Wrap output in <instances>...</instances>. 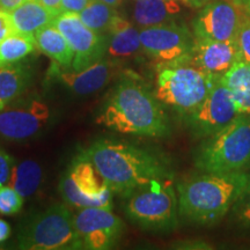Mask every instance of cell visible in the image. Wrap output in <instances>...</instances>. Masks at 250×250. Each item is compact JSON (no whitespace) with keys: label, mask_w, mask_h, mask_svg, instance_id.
<instances>
[{"label":"cell","mask_w":250,"mask_h":250,"mask_svg":"<svg viewBox=\"0 0 250 250\" xmlns=\"http://www.w3.org/2000/svg\"><path fill=\"white\" fill-rule=\"evenodd\" d=\"M242 13L232 0H213L202 7L192 21L193 36L220 42L235 41Z\"/></svg>","instance_id":"obj_14"},{"label":"cell","mask_w":250,"mask_h":250,"mask_svg":"<svg viewBox=\"0 0 250 250\" xmlns=\"http://www.w3.org/2000/svg\"><path fill=\"white\" fill-rule=\"evenodd\" d=\"M221 83L227 87L240 115L250 116V64L236 62L220 77Z\"/></svg>","instance_id":"obj_21"},{"label":"cell","mask_w":250,"mask_h":250,"mask_svg":"<svg viewBox=\"0 0 250 250\" xmlns=\"http://www.w3.org/2000/svg\"><path fill=\"white\" fill-rule=\"evenodd\" d=\"M117 15L116 8L111 7L101 0H92L79 13L80 19L87 27L103 35L108 33Z\"/></svg>","instance_id":"obj_25"},{"label":"cell","mask_w":250,"mask_h":250,"mask_svg":"<svg viewBox=\"0 0 250 250\" xmlns=\"http://www.w3.org/2000/svg\"><path fill=\"white\" fill-rule=\"evenodd\" d=\"M247 171L204 173L177 184L181 217L190 223L213 225L232 210L248 182Z\"/></svg>","instance_id":"obj_3"},{"label":"cell","mask_w":250,"mask_h":250,"mask_svg":"<svg viewBox=\"0 0 250 250\" xmlns=\"http://www.w3.org/2000/svg\"><path fill=\"white\" fill-rule=\"evenodd\" d=\"M203 173H236L250 169V116L239 115L224 129L203 140L195 153Z\"/></svg>","instance_id":"obj_5"},{"label":"cell","mask_w":250,"mask_h":250,"mask_svg":"<svg viewBox=\"0 0 250 250\" xmlns=\"http://www.w3.org/2000/svg\"><path fill=\"white\" fill-rule=\"evenodd\" d=\"M59 192L70 208H112L114 192L93 162L83 153L71 162L62 176Z\"/></svg>","instance_id":"obj_8"},{"label":"cell","mask_w":250,"mask_h":250,"mask_svg":"<svg viewBox=\"0 0 250 250\" xmlns=\"http://www.w3.org/2000/svg\"><path fill=\"white\" fill-rule=\"evenodd\" d=\"M182 1L187 6L192 8H202L204 7L205 5H208V2L213 1V0H182Z\"/></svg>","instance_id":"obj_35"},{"label":"cell","mask_w":250,"mask_h":250,"mask_svg":"<svg viewBox=\"0 0 250 250\" xmlns=\"http://www.w3.org/2000/svg\"><path fill=\"white\" fill-rule=\"evenodd\" d=\"M37 48L35 35H14L0 43V68L21 62Z\"/></svg>","instance_id":"obj_24"},{"label":"cell","mask_w":250,"mask_h":250,"mask_svg":"<svg viewBox=\"0 0 250 250\" xmlns=\"http://www.w3.org/2000/svg\"><path fill=\"white\" fill-rule=\"evenodd\" d=\"M34 79V68L18 62L0 68V110L27 92Z\"/></svg>","instance_id":"obj_18"},{"label":"cell","mask_w":250,"mask_h":250,"mask_svg":"<svg viewBox=\"0 0 250 250\" xmlns=\"http://www.w3.org/2000/svg\"><path fill=\"white\" fill-rule=\"evenodd\" d=\"M181 12L176 0H136L133 21L140 29L171 22Z\"/></svg>","instance_id":"obj_20"},{"label":"cell","mask_w":250,"mask_h":250,"mask_svg":"<svg viewBox=\"0 0 250 250\" xmlns=\"http://www.w3.org/2000/svg\"><path fill=\"white\" fill-rule=\"evenodd\" d=\"M120 64L107 58H103L80 71L72 68L68 71V68L61 67L55 62L50 70V74L62 86L66 87L73 95L87 96L108 86L120 72Z\"/></svg>","instance_id":"obj_15"},{"label":"cell","mask_w":250,"mask_h":250,"mask_svg":"<svg viewBox=\"0 0 250 250\" xmlns=\"http://www.w3.org/2000/svg\"><path fill=\"white\" fill-rule=\"evenodd\" d=\"M92 0H62L61 13L79 14Z\"/></svg>","instance_id":"obj_31"},{"label":"cell","mask_w":250,"mask_h":250,"mask_svg":"<svg viewBox=\"0 0 250 250\" xmlns=\"http://www.w3.org/2000/svg\"><path fill=\"white\" fill-rule=\"evenodd\" d=\"M189 57L159 62L155 80V98L182 116L202 104L221 77L193 66Z\"/></svg>","instance_id":"obj_4"},{"label":"cell","mask_w":250,"mask_h":250,"mask_svg":"<svg viewBox=\"0 0 250 250\" xmlns=\"http://www.w3.org/2000/svg\"><path fill=\"white\" fill-rule=\"evenodd\" d=\"M239 62V51L235 41H220L196 39L190 52L189 62L208 73L223 76Z\"/></svg>","instance_id":"obj_16"},{"label":"cell","mask_w":250,"mask_h":250,"mask_svg":"<svg viewBox=\"0 0 250 250\" xmlns=\"http://www.w3.org/2000/svg\"><path fill=\"white\" fill-rule=\"evenodd\" d=\"M37 49L51 58L61 67H72L74 54L65 36L54 24H49L35 34Z\"/></svg>","instance_id":"obj_22"},{"label":"cell","mask_w":250,"mask_h":250,"mask_svg":"<svg viewBox=\"0 0 250 250\" xmlns=\"http://www.w3.org/2000/svg\"><path fill=\"white\" fill-rule=\"evenodd\" d=\"M227 87L219 80L198 108L184 116L190 133L195 138L205 139L239 116Z\"/></svg>","instance_id":"obj_12"},{"label":"cell","mask_w":250,"mask_h":250,"mask_svg":"<svg viewBox=\"0 0 250 250\" xmlns=\"http://www.w3.org/2000/svg\"><path fill=\"white\" fill-rule=\"evenodd\" d=\"M96 123L120 133L164 138L170 134L169 118L161 102L133 72L120 80L100 109Z\"/></svg>","instance_id":"obj_1"},{"label":"cell","mask_w":250,"mask_h":250,"mask_svg":"<svg viewBox=\"0 0 250 250\" xmlns=\"http://www.w3.org/2000/svg\"><path fill=\"white\" fill-rule=\"evenodd\" d=\"M73 224L80 249H111L124 232L123 220L109 208H80L73 215Z\"/></svg>","instance_id":"obj_10"},{"label":"cell","mask_w":250,"mask_h":250,"mask_svg":"<svg viewBox=\"0 0 250 250\" xmlns=\"http://www.w3.org/2000/svg\"><path fill=\"white\" fill-rule=\"evenodd\" d=\"M105 35V58L109 61L121 65L130 59H136L140 55H145L140 42V30L120 14L115 19Z\"/></svg>","instance_id":"obj_17"},{"label":"cell","mask_w":250,"mask_h":250,"mask_svg":"<svg viewBox=\"0 0 250 250\" xmlns=\"http://www.w3.org/2000/svg\"><path fill=\"white\" fill-rule=\"evenodd\" d=\"M18 246L24 250L80 249L68 205L58 203L29 215L19 228Z\"/></svg>","instance_id":"obj_7"},{"label":"cell","mask_w":250,"mask_h":250,"mask_svg":"<svg viewBox=\"0 0 250 250\" xmlns=\"http://www.w3.org/2000/svg\"><path fill=\"white\" fill-rule=\"evenodd\" d=\"M24 1L26 0H0V8L11 13L12 11H14L15 8L19 7L21 4H23Z\"/></svg>","instance_id":"obj_32"},{"label":"cell","mask_w":250,"mask_h":250,"mask_svg":"<svg viewBox=\"0 0 250 250\" xmlns=\"http://www.w3.org/2000/svg\"><path fill=\"white\" fill-rule=\"evenodd\" d=\"M15 165L13 156H11L0 146V187L8 186L12 170Z\"/></svg>","instance_id":"obj_29"},{"label":"cell","mask_w":250,"mask_h":250,"mask_svg":"<svg viewBox=\"0 0 250 250\" xmlns=\"http://www.w3.org/2000/svg\"><path fill=\"white\" fill-rule=\"evenodd\" d=\"M144 54L158 62L179 61L190 56L195 36L184 24L171 22L140 29Z\"/></svg>","instance_id":"obj_13"},{"label":"cell","mask_w":250,"mask_h":250,"mask_svg":"<svg viewBox=\"0 0 250 250\" xmlns=\"http://www.w3.org/2000/svg\"><path fill=\"white\" fill-rule=\"evenodd\" d=\"M52 24L67 40L74 54L72 70L80 71L105 58L107 35L99 34L83 22L79 14L61 13Z\"/></svg>","instance_id":"obj_11"},{"label":"cell","mask_w":250,"mask_h":250,"mask_svg":"<svg viewBox=\"0 0 250 250\" xmlns=\"http://www.w3.org/2000/svg\"><path fill=\"white\" fill-rule=\"evenodd\" d=\"M42 167L34 160H24L14 165L8 186L27 199L35 195L42 184Z\"/></svg>","instance_id":"obj_23"},{"label":"cell","mask_w":250,"mask_h":250,"mask_svg":"<svg viewBox=\"0 0 250 250\" xmlns=\"http://www.w3.org/2000/svg\"><path fill=\"white\" fill-rule=\"evenodd\" d=\"M11 235V226L7 221L0 219V243L5 242Z\"/></svg>","instance_id":"obj_33"},{"label":"cell","mask_w":250,"mask_h":250,"mask_svg":"<svg viewBox=\"0 0 250 250\" xmlns=\"http://www.w3.org/2000/svg\"><path fill=\"white\" fill-rule=\"evenodd\" d=\"M24 198L9 186L0 187V214L13 215L21 211Z\"/></svg>","instance_id":"obj_26"},{"label":"cell","mask_w":250,"mask_h":250,"mask_svg":"<svg viewBox=\"0 0 250 250\" xmlns=\"http://www.w3.org/2000/svg\"><path fill=\"white\" fill-rule=\"evenodd\" d=\"M49 105L36 94L21 95L0 110V137L22 143L39 136L50 124Z\"/></svg>","instance_id":"obj_9"},{"label":"cell","mask_w":250,"mask_h":250,"mask_svg":"<svg viewBox=\"0 0 250 250\" xmlns=\"http://www.w3.org/2000/svg\"><path fill=\"white\" fill-rule=\"evenodd\" d=\"M57 15L37 0H26L11 12L15 33L21 35H35L40 29L52 24Z\"/></svg>","instance_id":"obj_19"},{"label":"cell","mask_w":250,"mask_h":250,"mask_svg":"<svg viewBox=\"0 0 250 250\" xmlns=\"http://www.w3.org/2000/svg\"><path fill=\"white\" fill-rule=\"evenodd\" d=\"M101 1L105 2V4L111 6V7L118 8L122 5V2H123V0H101Z\"/></svg>","instance_id":"obj_37"},{"label":"cell","mask_w":250,"mask_h":250,"mask_svg":"<svg viewBox=\"0 0 250 250\" xmlns=\"http://www.w3.org/2000/svg\"><path fill=\"white\" fill-rule=\"evenodd\" d=\"M235 43L239 51V61L250 64V14L242 13Z\"/></svg>","instance_id":"obj_27"},{"label":"cell","mask_w":250,"mask_h":250,"mask_svg":"<svg viewBox=\"0 0 250 250\" xmlns=\"http://www.w3.org/2000/svg\"><path fill=\"white\" fill-rule=\"evenodd\" d=\"M14 34L17 33H15L13 22H12L11 13L0 8V43Z\"/></svg>","instance_id":"obj_30"},{"label":"cell","mask_w":250,"mask_h":250,"mask_svg":"<svg viewBox=\"0 0 250 250\" xmlns=\"http://www.w3.org/2000/svg\"><path fill=\"white\" fill-rule=\"evenodd\" d=\"M122 208L129 220L143 229L166 233L177 227L179 201L171 179L152 181L124 193Z\"/></svg>","instance_id":"obj_6"},{"label":"cell","mask_w":250,"mask_h":250,"mask_svg":"<svg viewBox=\"0 0 250 250\" xmlns=\"http://www.w3.org/2000/svg\"><path fill=\"white\" fill-rule=\"evenodd\" d=\"M243 192L232 208L234 218L240 225L250 229V173Z\"/></svg>","instance_id":"obj_28"},{"label":"cell","mask_w":250,"mask_h":250,"mask_svg":"<svg viewBox=\"0 0 250 250\" xmlns=\"http://www.w3.org/2000/svg\"><path fill=\"white\" fill-rule=\"evenodd\" d=\"M243 13L250 14V0H232Z\"/></svg>","instance_id":"obj_36"},{"label":"cell","mask_w":250,"mask_h":250,"mask_svg":"<svg viewBox=\"0 0 250 250\" xmlns=\"http://www.w3.org/2000/svg\"><path fill=\"white\" fill-rule=\"evenodd\" d=\"M42 5H44L45 7H48L51 11L56 12V13L61 14V5L62 0H37Z\"/></svg>","instance_id":"obj_34"},{"label":"cell","mask_w":250,"mask_h":250,"mask_svg":"<svg viewBox=\"0 0 250 250\" xmlns=\"http://www.w3.org/2000/svg\"><path fill=\"white\" fill-rule=\"evenodd\" d=\"M83 154L93 162L112 192L120 196L152 181L173 177L164 156L126 142L99 139Z\"/></svg>","instance_id":"obj_2"}]
</instances>
